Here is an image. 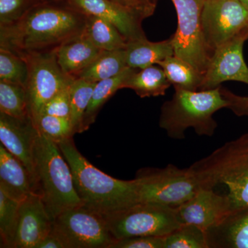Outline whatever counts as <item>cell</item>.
<instances>
[{"label":"cell","instance_id":"obj_1","mask_svg":"<svg viewBox=\"0 0 248 248\" xmlns=\"http://www.w3.org/2000/svg\"><path fill=\"white\" fill-rule=\"evenodd\" d=\"M86 16L66 4L42 1L14 24L0 26V48L18 55L55 50L84 33Z\"/></svg>","mask_w":248,"mask_h":248},{"label":"cell","instance_id":"obj_2","mask_svg":"<svg viewBox=\"0 0 248 248\" xmlns=\"http://www.w3.org/2000/svg\"><path fill=\"white\" fill-rule=\"evenodd\" d=\"M71 167L83 205L104 215L140 203L139 180H121L94 167L78 151L73 138L58 143Z\"/></svg>","mask_w":248,"mask_h":248},{"label":"cell","instance_id":"obj_3","mask_svg":"<svg viewBox=\"0 0 248 248\" xmlns=\"http://www.w3.org/2000/svg\"><path fill=\"white\" fill-rule=\"evenodd\" d=\"M204 187H226L232 212L248 207V133L190 166Z\"/></svg>","mask_w":248,"mask_h":248},{"label":"cell","instance_id":"obj_4","mask_svg":"<svg viewBox=\"0 0 248 248\" xmlns=\"http://www.w3.org/2000/svg\"><path fill=\"white\" fill-rule=\"evenodd\" d=\"M220 86L202 91L174 89L172 99L161 108L159 126L173 140L185 139L190 128L200 136H214L218 124L213 116L228 107Z\"/></svg>","mask_w":248,"mask_h":248},{"label":"cell","instance_id":"obj_5","mask_svg":"<svg viewBox=\"0 0 248 248\" xmlns=\"http://www.w3.org/2000/svg\"><path fill=\"white\" fill-rule=\"evenodd\" d=\"M35 193L52 220L68 209L83 205L69 164L58 145L39 133L35 152Z\"/></svg>","mask_w":248,"mask_h":248},{"label":"cell","instance_id":"obj_6","mask_svg":"<svg viewBox=\"0 0 248 248\" xmlns=\"http://www.w3.org/2000/svg\"><path fill=\"white\" fill-rule=\"evenodd\" d=\"M140 203L176 208L204 187L190 167L169 164L164 169H142L138 173Z\"/></svg>","mask_w":248,"mask_h":248},{"label":"cell","instance_id":"obj_7","mask_svg":"<svg viewBox=\"0 0 248 248\" xmlns=\"http://www.w3.org/2000/svg\"><path fill=\"white\" fill-rule=\"evenodd\" d=\"M115 240L135 236H165L181 226L175 208L140 203L102 215Z\"/></svg>","mask_w":248,"mask_h":248},{"label":"cell","instance_id":"obj_8","mask_svg":"<svg viewBox=\"0 0 248 248\" xmlns=\"http://www.w3.org/2000/svg\"><path fill=\"white\" fill-rule=\"evenodd\" d=\"M52 232L63 248H110L115 241L102 214L83 205L55 217Z\"/></svg>","mask_w":248,"mask_h":248},{"label":"cell","instance_id":"obj_9","mask_svg":"<svg viewBox=\"0 0 248 248\" xmlns=\"http://www.w3.org/2000/svg\"><path fill=\"white\" fill-rule=\"evenodd\" d=\"M29 66L27 91L29 114L35 123L45 104L74 81L65 74L57 60L55 49L49 51L23 54Z\"/></svg>","mask_w":248,"mask_h":248},{"label":"cell","instance_id":"obj_10","mask_svg":"<svg viewBox=\"0 0 248 248\" xmlns=\"http://www.w3.org/2000/svg\"><path fill=\"white\" fill-rule=\"evenodd\" d=\"M177 15V29L172 36L174 55L188 62L202 74L213 53L204 40L202 15L205 0H171Z\"/></svg>","mask_w":248,"mask_h":248},{"label":"cell","instance_id":"obj_11","mask_svg":"<svg viewBox=\"0 0 248 248\" xmlns=\"http://www.w3.org/2000/svg\"><path fill=\"white\" fill-rule=\"evenodd\" d=\"M202 26L205 44L213 53L240 34L247 36L248 9L241 0H205Z\"/></svg>","mask_w":248,"mask_h":248},{"label":"cell","instance_id":"obj_12","mask_svg":"<svg viewBox=\"0 0 248 248\" xmlns=\"http://www.w3.org/2000/svg\"><path fill=\"white\" fill-rule=\"evenodd\" d=\"M248 40L246 34H240L213 52L200 91L216 89L228 81L248 85V66L243 51Z\"/></svg>","mask_w":248,"mask_h":248},{"label":"cell","instance_id":"obj_13","mask_svg":"<svg viewBox=\"0 0 248 248\" xmlns=\"http://www.w3.org/2000/svg\"><path fill=\"white\" fill-rule=\"evenodd\" d=\"M38 136V130L31 116L17 118L0 112V141L29 171L35 193L34 152Z\"/></svg>","mask_w":248,"mask_h":248},{"label":"cell","instance_id":"obj_14","mask_svg":"<svg viewBox=\"0 0 248 248\" xmlns=\"http://www.w3.org/2000/svg\"><path fill=\"white\" fill-rule=\"evenodd\" d=\"M181 224L194 225L206 232L231 213V205L224 194L203 187L192 198L175 208Z\"/></svg>","mask_w":248,"mask_h":248},{"label":"cell","instance_id":"obj_15","mask_svg":"<svg viewBox=\"0 0 248 248\" xmlns=\"http://www.w3.org/2000/svg\"><path fill=\"white\" fill-rule=\"evenodd\" d=\"M73 8L86 16H94L110 22L127 42L146 38L143 19L134 11L112 0H67Z\"/></svg>","mask_w":248,"mask_h":248},{"label":"cell","instance_id":"obj_16","mask_svg":"<svg viewBox=\"0 0 248 248\" xmlns=\"http://www.w3.org/2000/svg\"><path fill=\"white\" fill-rule=\"evenodd\" d=\"M53 222L42 197L31 194L20 203L14 248H35L50 234Z\"/></svg>","mask_w":248,"mask_h":248},{"label":"cell","instance_id":"obj_17","mask_svg":"<svg viewBox=\"0 0 248 248\" xmlns=\"http://www.w3.org/2000/svg\"><path fill=\"white\" fill-rule=\"evenodd\" d=\"M205 233L208 248H248V207L228 214Z\"/></svg>","mask_w":248,"mask_h":248},{"label":"cell","instance_id":"obj_18","mask_svg":"<svg viewBox=\"0 0 248 248\" xmlns=\"http://www.w3.org/2000/svg\"><path fill=\"white\" fill-rule=\"evenodd\" d=\"M0 189L22 202L35 193L30 172L26 166L0 144Z\"/></svg>","mask_w":248,"mask_h":248},{"label":"cell","instance_id":"obj_19","mask_svg":"<svg viewBox=\"0 0 248 248\" xmlns=\"http://www.w3.org/2000/svg\"><path fill=\"white\" fill-rule=\"evenodd\" d=\"M102 51L93 45L84 33L67 41L55 48L59 66L65 74L75 79Z\"/></svg>","mask_w":248,"mask_h":248},{"label":"cell","instance_id":"obj_20","mask_svg":"<svg viewBox=\"0 0 248 248\" xmlns=\"http://www.w3.org/2000/svg\"><path fill=\"white\" fill-rule=\"evenodd\" d=\"M128 67L143 69L174 55L172 37L161 42H150L148 39L129 41L125 48Z\"/></svg>","mask_w":248,"mask_h":248},{"label":"cell","instance_id":"obj_21","mask_svg":"<svg viewBox=\"0 0 248 248\" xmlns=\"http://www.w3.org/2000/svg\"><path fill=\"white\" fill-rule=\"evenodd\" d=\"M171 86L163 68L153 65L135 69L124 81L123 89H130L141 98L164 96Z\"/></svg>","mask_w":248,"mask_h":248},{"label":"cell","instance_id":"obj_22","mask_svg":"<svg viewBox=\"0 0 248 248\" xmlns=\"http://www.w3.org/2000/svg\"><path fill=\"white\" fill-rule=\"evenodd\" d=\"M125 48L102 50L89 65L80 72L76 78L97 83L102 80L118 76L127 68Z\"/></svg>","mask_w":248,"mask_h":248},{"label":"cell","instance_id":"obj_23","mask_svg":"<svg viewBox=\"0 0 248 248\" xmlns=\"http://www.w3.org/2000/svg\"><path fill=\"white\" fill-rule=\"evenodd\" d=\"M135 68L127 67L118 76L102 80L95 85L92 97L86 112L82 124V132L86 131L95 122L99 111L119 90L123 89L124 81Z\"/></svg>","mask_w":248,"mask_h":248},{"label":"cell","instance_id":"obj_24","mask_svg":"<svg viewBox=\"0 0 248 248\" xmlns=\"http://www.w3.org/2000/svg\"><path fill=\"white\" fill-rule=\"evenodd\" d=\"M84 33L93 45L102 50H120L126 46L127 40L118 29L97 16H86Z\"/></svg>","mask_w":248,"mask_h":248},{"label":"cell","instance_id":"obj_25","mask_svg":"<svg viewBox=\"0 0 248 248\" xmlns=\"http://www.w3.org/2000/svg\"><path fill=\"white\" fill-rule=\"evenodd\" d=\"M157 65L163 68L174 89L200 91L203 75L188 62L174 55L159 62Z\"/></svg>","mask_w":248,"mask_h":248},{"label":"cell","instance_id":"obj_26","mask_svg":"<svg viewBox=\"0 0 248 248\" xmlns=\"http://www.w3.org/2000/svg\"><path fill=\"white\" fill-rule=\"evenodd\" d=\"M96 84L97 83L76 78L70 86V120L76 134L83 133L82 124L85 112L89 107Z\"/></svg>","mask_w":248,"mask_h":248},{"label":"cell","instance_id":"obj_27","mask_svg":"<svg viewBox=\"0 0 248 248\" xmlns=\"http://www.w3.org/2000/svg\"><path fill=\"white\" fill-rule=\"evenodd\" d=\"M21 202L11 198L0 189L1 247L14 248Z\"/></svg>","mask_w":248,"mask_h":248},{"label":"cell","instance_id":"obj_28","mask_svg":"<svg viewBox=\"0 0 248 248\" xmlns=\"http://www.w3.org/2000/svg\"><path fill=\"white\" fill-rule=\"evenodd\" d=\"M0 112L17 118L31 116L24 86L0 81Z\"/></svg>","mask_w":248,"mask_h":248},{"label":"cell","instance_id":"obj_29","mask_svg":"<svg viewBox=\"0 0 248 248\" xmlns=\"http://www.w3.org/2000/svg\"><path fill=\"white\" fill-rule=\"evenodd\" d=\"M29 66L22 57L7 49L0 48V81L27 87Z\"/></svg>","mask_w":248,"mask_h":248},{"label":"cell","instance_id":"obj_30","mask_svg":"<svg viewBox=\"0 0 248 248\" xmlns=\"http://www.w3.org/2000/svg\"><path fill=\"white\" fill-rule=\"evenodd\" d=\"M164 248H208L206 233L199 227L182 224L164 236Z\"/></svg>","mask_w":248,"mask_h":248},{"label":"cell","instance_id":"obj_31","mask_svg":"<svg viewBox=\"0 0 248 248\" xmlns=\"http://www.w3.org/2000/svg\"><path fill=\"white\" fill-rule=\"evenodd\" d=\"M35 124L39 133L57 144L76 135L71 120L64 117L42 115Z\"/></svg>","mask_w":248,"mask_h":248},{"label":"cell","instance_id":"obj_32","mask_svg":"<svg viewBox=\"0 0 248 248\" xmlns=\"http://www.w3.org/2000/svg\"><path fill=\"white\" fill-rule=\"evenodd\" d=\"M42 0H0V26H7L22 19Z\"/></svg>","mask_w":248,"mask_h":248},{"label":"cell","instance_id":"obj_33","mask_svg":"<svg viewBox=\"0 0 248 248\" xmlns=\"http://www.w3.org/2000/svg\"><path fill=\"white\" fill-rule=\"evenodd\" d=\"M71 85L68 87L62 90L60 92L50 99L45 104L41 112L40 115H53L70 119V117H71L70 86Z\"/></svg>","mask_w":248,"mask_h":248},{"label":"cell","instance_id":"obj_34","mask_svg":"<svg viewBox=\"0 0 248 248\" xmlns=\"http://www.w3.org/2000/svg\"><path fill=\"white\" fill-rule=\"evenodd\" d=\"M164 236H135L115 240L110 248H164Z\"/></svg>","mask_w":248,"mask_h":248},{"label":"cell","instance_id":"obj_35","mask_svg":"<svg viewBox=\"0 0 248 248\" xmlns=\"http://www.w3.org/2000/svg\"><path fill=\"white\" fill-rule=\"evenodd\" d=\"M220 90L222 95L228 101L227 108L232 111L238 117H248V96L238 95L221 86Z\"/></svg>","mask_w":248,"mask_h":248},{"label":"cell","instance_id":"obj_36","mask_svg":"<svg viewBox=\"0 0 248 248\" xmlns=\"http://www.w3.org/2000/svg\"><path fill=\"white\" fill-rule=\"evenodd\" d=\"M134 11L142 19L151 17L154 14L156 4L151 0H112Z\"/></svg>","mask_w":248,"mask_h":248},{"label":"cell","instance_id":"obj_37","mask_svg":"<svg viewBox=\"0 0 248 248\" xmlns=\"http://www.w3.org/2000/svg\"><path fill=\"white\" fill-rule=\"evenodd\" d=\"M35 248H63V246L60 240L51 231L36 246Z\"/></svg>","mask_w":248,"mask_h":248},{"label":"cell","instance_id":"obj_38","mask_svg":"<svg viewBox=\"0 0 248 248\" xmlns=\"http://www.w3.org/2000/svg\"><path fill=\"white\" fill-rule=\"evenodd\" d=\"M241 2L244 4V6H246V9H248V0H241ZM246 35H247V37L248 38V29L247 32H246Z\"/></svg>","mask_w":248,"mask_h":248},{"label":"cell","instance_id":"obj_39","mask_svg":"<svg viewBox=\"0 0 248 248\" xmlns=\"http://www.w3.org/2000/svg\"><path fill=\"white\" fill-rule=\"evenodd\" d=\"M152 1H154V2L156 3V1H157V0H151Z\"/></svg>","mask_w":248,"mask_h":248}]
</instances>
